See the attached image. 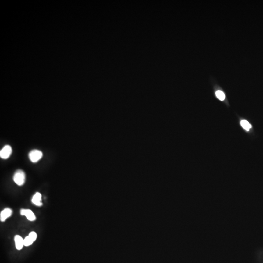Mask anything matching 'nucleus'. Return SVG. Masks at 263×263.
<instances>
[{"mask_svg":"<svg viewBox=\"0 0 263 263\" xmlns=\"http://www.w3.org/2000/svg\"><path fill=\"white\" fill-rule=\"evenodd\" d=\"M13 180L18 185L22 186L24 184L26 181V175L24 172L21 170H17L14 175Z\"/></svg>","mask_w":263,"mask_h":263,"instance_id":"nucleus-1","label":"nucleus"},{"mask_svg":"<svg viewBox=\"0 0 263 263\" xmlns=\"http://www.w3.org/2000/svg\"><path fill=\"white\" fill-rule=\"evenodd\" d=\"M43 155V153L41 151L33 150L29 153V159L32 162H37L42 158Z\"/></svg>","mask_w":263,"mask_h":263,"instance_id":"nucleus-2","label":"nucleus"},{"mask_svg":"<svg viewBox=\"0 0 263 263\" xmlns=\"http://www.w3.org/2000/svg\"><path fill=\"white\" fill-rule=\"evenodd\" d=\"M12 148L9 145H5L0 151V157L2 159H7L12 153Z\"/></svg>","mask_w":263,"mask_h":263,"instance_id":"nucleus-3","label":"nucleus"},{"mask_svg":"<svg viewBox=\"0 0 263 263\" xmlns=\"http://www.w3.org/2000/svg\"><path fill=\"white\" fill-rule=\"evenodd\" d=\"M21 215L26 216L28 220L33 221L36 219V216L31 210L29 209H22L21 210Z\"/></svg>","mask_w":263,"mask_h":263,"instance_id":"nucleus-4","label":"nucleus"},{"mask_svg":"<svg viewBox=\"0 0 263 263\" xmlns=\"http://www.w3.org/2000/svg\"><path fill=\"white\" fill-rule=\"evenodd\" d=\"M12 211L10 208H6L2 211L0 214V220L2 222H4L8 217H10L12 215Z\"/></svg>","mask_w":263,"mask_h":263,"instance_id":"nucleus-5","label":"nucleus"},{"mask_svg":"<svg viewBox=\"0 0 263 263\" xmlns=\"http://www.w3.org/2000/svg\"><path fill=\"white\" fill-rule=\"evenodd\" d=\"M15 246L17 250H20L23 249L24 245V239L20 235H17L15 236Z\"/></svg>","mask_w":263,"mask_h":263,"instance_id":"nucleus-6","label":"nucleus"},{"mask_svg":"<svg viewBox=\"0 0 263 263\" xmlns=\"http://www.w3.org/2000/svg\"><path fill=\"white\" fill-rule=\"evenodd\" d=\"M32 202L34 205L38 206H42V202H41V194L40 193H36L34 194V196L32 199Z\"/></svg>","mask_w":263,"mask_h":263,"instance_id":"nucleus-7","label":"nucleus"},{"mask_svg":"<svg viewBox=\"0 0 263 263\" xmlns=\"http://www.w3.org/2000/svg\"><path fill=\"white\" fill-rule=\"evenodd\" d=\"M241 125L244 129L247 131H249L250 129L251 128V126L248 121L246 120H242L241 121Z\"/></svg>","mask_w":263,"mask_h":263,"instance_id":"nucleus-8","label":"nucleus"},{"mask_svg":"<svg viewBox=\"0 0 263 263\" xmlns=\"http://www.w3.org/2000/svg\"><path fill=\"white\" fill-rule=\"evenodd\" d=\"M215 95L217 98L220 101H224L225 98V95L224 93L220 90H218L215 93Z\"/></svg>","mask_w":263,"mask_h":263,"instance_id":"nucleus-9","label":"nucleus"},{"mask_svg":"<svg viewBox=\"0 0 263 263\" xmlns=\"http://www.w3.org/2000/svg\"><path fill=\"white\" fill-rule=\"evenodd\" d=\"M34 242L33 240L31 239L29 236L26 237L24 239V245L25 246L28 247L30 246Z\"/></svg>","mask_w":263,"mask_h":263,"instance_id":"nucleus-10","label":"nucleus"},{"mask_svg":"<svg viewBox=\"0 0 263 263\" xmlns=\"http://www.w3.org/2000/svg\"><path fill=\"white\" fill-rule=\"evenodd\" d=\"M28 236L34 242L36 240L37 238V234L35 232H32L29 233Z\"/></svg>","mask_w":263,"mask_h":263,"instance_id":"nucleus-11","label":"nucleus"}]
</instances>
